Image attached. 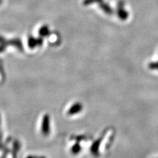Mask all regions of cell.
I'll return each mask as SVG.
<instances>
[{"label":"cell","instance_id":"1","mask_svg":"<svg viewBox=\"0 0 158 158\" xmlns=\"http://www.w3.org/2000/svg\"><path fill=\"white\" fill-rule=\"evenodd\" d=\"M0 44H3V45L6 46L7 45H11L16 47L20 51L23 50V46L22 42L21 40L18 38H13L12 40H7L6 38L2 36H0Z\"/></svg>","mask_w":158,"mask_h":158},{"label":"cell","instance_id":"2","mask_svg":"<svg viewBox=\"0 0 158 158\" xmlns=\"http://www.w3.org/2000/svg\"><path fill=\"white\" fill-rule=\"evenodd\" d=\"M125 3L123 1H120L117 5V16L122 21H125L128 17V13L124 8Z\"/></svg>","mask_w":158,"mask_h":158},{"label":"cell","instance_id":"3","mask_svg":"<svg viewBox=\"0 0 158 158\" xmlns=\"http://www.w3.org/2000/svg\"><path fill=\"white\" fill-rule=\"evenodd\" d=\"M50 120L48 115H45L43 118L42 123V132L44 135L47 136L50 131Z\"/></svg>","mask_w":158,"mask_h":158},{"label":"cell","instance_id":"4","mask_svg":"<svg viewBox=\"0 0 158 158\" xmlns=\"http://www.w3.org/2000/svg\"><path fill=\"white\" fill-rule=\"evenodd\" d=\"M43 42H44V39L41 36L36 38L33 36H30L28 39V44L29 48L31 49H34L36 46H42L43 44Z\"/></svg>","mask_w":158,"mask_h":158},{"label":"cell","instance_id":"5","mask_svg":"<svg viewBox=\"0 0 158 158\" xmlns=\"http://www.w3.org/2000/svg\"><path fill=\"white\" fill-rule=\"evenodd\" d=\"M99 7L102 10V11L107 15H111L113 13L112 8L110 6V5L107 3H103L102 2L99 3Z\"/></svg>","mask_w":158,"mask_h":158},{"label":"cell","instance_id":"6","mask_svg":"<svg viewBox=\"0 0 158 158\" xmlns=\"http://www.w3.org/2000/svg\"><path fill=\"white\" fill-rule=\"evenodd\" d=\"M50 34V31H49V27L47 25L42 26L39 30V35L42 38L49 36Z\"/></svg>","mask_w":158,"mask_h":158},{"label":"cell","instance_id":"7","mask_svg":"<svg viewBox=\"0 0 158 158\" xmlns=\"http://www.w3.org/2000/svg\"><path fill=\"white\" fill-rule=\"evenodd\" d=\"M82 108L81 105L80 103H76V104L73 105L70 110H69L68 113L69 115H73V114H75V113H78V111H80Z\"/></svg>","mask_w":158,"mask_h":158},{"label":"cell","instance_id":"8","mask_svg":"<svg viewBox=\"0 0 158 158\" xmlns=\"http://www.w3.org/2000/svg\"><path fill=\"white\" fill-rule=\"evenodd\" d=\"M103 0H84L83 5L85 6H88L89 5H91L93 3H100Z\"/></svg>","mask_w":158,"mask_h":158},{"label":"cell","instance_id":"9","mask_svg":"<svg viewBox=\"0 0 158 158\" xmlns=\"http://www.w3.org/2000/svg\"><path fill=\"white\" fill-rule=\"evenodd\" d=\"M6 46L3 45V44H0V53L3 52L5 49H6Z\"/></svg>","mask_w":158,"mask_h":158},{"label":"cell","instance_id":"10","mask_svg":"<svg viewBox=\"0 0 158 158\" xmlns=\"http://www.w3.org/2000/svg\"><path fill=\"white\" fill-rule=\"evenodd\" d=\"M27 158H45V157H34V156H28Z\"/></svg>","mask_w":158,"mask_h":158},{"label":"cell","instance_id":"11","mask_svg":"<svg viewBox=\"0 0 158 158\" xmlns=\"http://www.w3.org/2000/svg\"><path fill=\"white\" fill-rule=\"evenodd\" d=\"M2 2H3V0H0V4L2 3Z\"/></svg>","mask_w":158,"mask_h":158}]
</instances>
